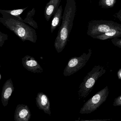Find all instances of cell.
<instances>
[{
	"instance_id": "obj_6",
	"label": "cell",
	"mask_w": 121,
	"mask_h": 121,
	"mask_svg": "<svg viewBox=\"0 0 121 121\" xmlns=\"http://www.w3.org/2000/svg\"><path fill=\"white\" fill-rule=\"evenodd\" d=\"M92 53L91 49L88 53H84L80 56L71 58L64 70V76H70L78 72L84 67L88 61Z\"/></svg>"
},
{
	"instance_id": "obj_12",
	"label": "cell",
	"mask_w": 121,
	"mask_h": 121,
	"mask_svg": "<svg viewBox=\"0 0 121 121\" xmlns=\"http://www.w3.org/2000/svg\"><path fill=\"white\" fill-rule=\"evenodd\" d=\"M121 37V25L116 27L109 31L95 37L94 39L100 40H105L109 39Z\"/></svg>"
},
{
	"instance_id": "obj_18",
	"label": "cell",
	"mask_w": 121,
	"mask_h": 121,
	"mask_svg": "<svg viewBox=\"0 0 121 121\" xmlns=\"http://www.w3.org/2000/svg\"><path fill=\"white\" fill-rule=\"evenodd\" d=\"M112 43L115 46L121 48V39L114 38L111 39Z\"/></svg>"
},
{
	"instance_id": "obj_13",
	"label": "cell",
	"mask_w": 121,
	"mask_h": 121,
	"mask_svg": "<svg viewBox=\"0 0 121 121\" xmlns=\"http://www.w3.org/2000/svg\"><path fill=\"white\" fill-rule=\"evenodd\" d=\"M63 7L62 5H60L53 15L51 27L52 33L58 27L60 26L63 17Z\"/></svg>"
},
{
	"instance_id": "obj_7",
	"label": "cell",
	"mask_w": 121,
	"mask_h": 121,
	"mask_svg": "<svg viewBox=\"0 0 121 121\" xmlns=\"http://www.w3.org/2000/svg\"><path fill=\"white\" fill-rule=\"evenodd\" d=\"M23 67L26 70L34 73H41L43 71V69L38 61L33 56H26L22 59Z\"/></svg>"
},
{
	"instance_id": "obj_17",
	"label": "cell",
	"mask_w": 121,
	"mask_h": 121,
	"mask_svg": "<svg viewBox=\"0 0 121 121\" xmlns=\"http://www.w3.org/2000/svg\"><path fill=\"white\" fill-rule=\"evenodd\" d=\"M8 39V35L0 31V47H2L5 41Z\"/></svg>"
},
{
	"instance_id": "obj_3",
	"label": "cell",
	"mask_w": 121,
	"mask_h": 121,
	"mask_svg": "<svg viewBox=\"0 0 121 121\" xmlns=\"http://www.w3.org/2000/svg\"><path fill=\"white\" fill-rule=\"evenodd\" d=\"M104 66L95 65L84 77L79 87L78 93L79 99H85L91 92L97 81L106 72Z\"/></svg>"
},
{
	"instance_id": "obj_21",
	"label": "cell",
	"mask_w": 121,
	"mask_h": 121,
	"mask_svg": "<svg viewBox=\"0 0 121 121\" xmlns=\"http://www.w3.org/2000/svg\"><path fill=\"white\" fill-rule=\"evenodd\" d=\"M114 16L121 22V15H119L116 14H115L114 15Z\"/></svg>"
},
{
	"instance_id": "obj_20",
	"label": "cell",
	"mask_w": 121,
	"mask_h": 121,
	"mask_svg": "<svg viewBox=\"0 0 121 121\" xmlns=\"http://www.w3.org/2000/svg\"><path fill=\"white\" fill-rule=\"evenodd\" d=\"M117 75L118 79L121 80V68L117 72Z\"/></svg>"
},
{
	"instance_id": "obj_8",
	"label": "cell",
	"mask_w": 121,
	"mask_h": 121,
	"mask_svg": "<svg viewBox=\"0 0 121 121\" xmlns=\"http://www.w3.org/2000/svg\"><path fill=\"white\" fill-rule=\"evenodd\" d=\"M31 116V112L27 105L19 104L17 106L14 117L15 121H29Z\"/></svg>"
},
{
	"instance_id": "obj_1",
	"label": "cell",
	"mask_w": 121,
	"mask_h": 121,
	"mask_svg": "<svg viewBox=\"0 0 121 121\" xmlns=\"http://www.w3.org/2000/svg\"><path fill=\"white\" fill-rule=\"evenodd\" d=\"M76 12L75 0H66L62 23L59 28L54 42V46L58 53L61 52L67 44L73 28Z\"/></svg>"
},
{
	"instance_id": "obj_9",
	"label": "cell",
	"mask_w": 121,
	"mask_h": 121,
	"mask_svg": "<svg viewBox=\"0 0 121 121\" xmlns=\"http://www.w3.org/2000/svg\"><path fill=\"white\" fill-rule=\"evenodd\" d=\"M36 100V104L39 109L43 110L44 113L51 116L50 102L48 96L44 93H38Z\"/></svg>"
},
{
	"instance_id": "obj_22",
	"label": "cell",
	"mask_w": 121,
	"mask_h": 121,
	"mask_svg": "<svg viewBox=\"0 0 121 121\" xmlns=\"http://www.w3.org/2000/svg\"><path fill=\"white\" fill-rule=\"evenodd\" d=\"M110 120V119L105 120H81V121H106V120Z\"/></svg>"
},
{
	"instance_id": "obj_15",
	"label": "cell",
	"mask_w": 121,
	"mask_h": 121,
	"mask_svg": "<svg viewBox=\"0 0 121 121\" xmlns=\"http://www.w3.org/2000/svg\"><path fill=\"white\" fill-rule=\"evenodd\" d=\"M28 7H26L22 9H18L11 10H0V11L3 12L5 13H7L12 16L15 17L20 21L23 22L24 20L20 17V15L22 13L24 12L25 10H26L28 8Z\"/></svg>"
},
{
	"instance_id": "obj_4",
	"label": "cell",
	"mask_w": 121,
	"mask_h": 121,
	"mask_svg": "<svg viewBox=\"0 0 121 121\" xmlns=\"http://www.w3.org/2000/svg\"><path fill=\"white\" fill-rule=\"evenodd\" d=\"M109 91L107 86L95 93L83 104L80 110V114H90L96 110L107 100Z\"/></svg>"
},
{
	"instance_id": "obj_2",
	"label": "cell",
	"mask_w": 121,
	"mask_h": 121,
	"mask_svg": "<svg viewBox=\"0 0 121 121\" xmlns=\"http://www.w3.org/2000/svg\"><path fill=\"white\" fill-rule=\"evenodd\" d=\"M2 17H0V22L4 26L14 33L22 41H29L35 43L37 40V34L34 29L14 16L0 11Z\"/></svg>"
},
{
	"instance_id": "obj_5",
	"label": "cell",
	"mask_w": 121,
	"mask_h": 121,
	"mask_svg": "<svg viewBox=\"0 0 121 121\" xmlns=\"http://www.w3.org/2000/svg\"><path fill=\"white\" fill-rule=\"evenodd\" d=\"M120 25L111 20H92L88 23L87 34L94 39Z\"/></svg>"
},
{
	"instance_id": "obj_16",
	"label": "cell",
	"mask_w": 121,
	"mask_h": 121,
	"mask_svg": "<svg viewBox=\"0 0 121 121\" xmlns=\"http://www.w3.org/2000/svg\"><path fill=\"white\" fill-rule=\"evenodd\" d=\"M117 0H99L98 4L103 9L112 8L115 5Z\"/></svg>"
},
{
	"instance_id": "obj_19",
	"label": "cell",
	"mask_w": 121,
	"mask_h": 121,
	"mask_svg": "<svg viewBox=\"0 0 121 121\" xmlns=\"http://www.w3.org/2000/svg\"><path fill=\"white\" fill-rule=\"evenodd\" d=\"M113 105L114 107L121 106V95L115 99Z\"/></svg>"
},
{
	"instance_id": "obj_11",
	"label": "cell",
	"mask_w": 121,
	"mask_h": 121,
	"mask_svg": "<svg viewBox=\"0 0 121 121\" xmlns=\"http://www.w3.org/2000/svg\"><path fill=\"white\" fill-rule=\"evenodd\" d=\"M61 0H50L47 3L44 10V17L48 22L58 9Z\"/></svg>"
},
{
	"instance_id": "obj_23",
	"label": "cell",
	"mask_w": 121,
	"mask_h": 121,
	"mask_svg": "<svg viewBox=\"0 0 121 121\" xmlns=\"http://www.w3.org/2000/svg\"><path fill=\"white\" fill-rule=\"evenodd\" d=\"M116 14L119 15H121V10H120L118 13H116Z\"/></svg>"
},
{
	"instance_id": "obj_14",
	"label": "cell",
	"mask_w": 121,
	"mask_h": 121,
	"mask_svg": "<svg viewBox=\"0 0 121 121\" xmlns=\"http://www.w3.org/2000/svg\"><path fill=\"white\" fill-rule=\"evenodd\" d=\"M36 10L34 8H33L31 10L27 13L26 17L23 22L26 24H28L29 25L35 29H39L38 24L34 19V16L35 14Z\"/></svg>"
},
{
	"instance_id": "obj_10",
	"label": "cell",
	"mask_w": 121,
	"mask_h": 121,
	"mask_svg": "<svg viewBox=\"0 0 121 121\" xmlns=\"http://www.w3.org/2000/svg\"><path fill=\"white\" fill-rule=\"evenodd\" d=\"M14 91V87L12 78L7 80L3 87L1 94V101L3 106L6 107Z\"/></svg>"
}]
</instances>
